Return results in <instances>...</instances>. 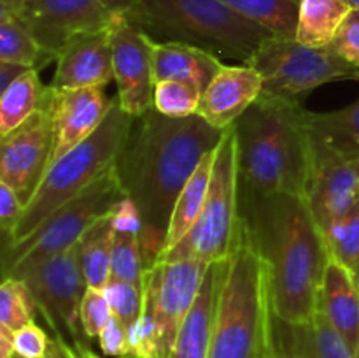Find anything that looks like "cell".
Listing matches in <instances>:
<instances>
[{"mask_svg":"<svg viewBox=\"0 0 359 358\" xmlns=\"http://www.w3.org/2000/svg\"><path fill=\"white\" fill-rule=\"evenodd\" d=\"M224 132L198 114L168 118L154 107L133 119L114 167L126 197L142 216L140 239L147 267L163 253L179 193L202 158L219 146Z\"/></svg>","mask_w":359,"mask_h":358,"instance_id":"6da1fadb","label":"cell"},{"mask_svg":"<svg viewBox=\"0 0 359 358\" xmlns=\"http://www.w3.org/2000/svg\"><path fill=\"white\" fill-rule=\"evenodd\" d=\"M238 202L269 269L276 318L286 323L312 319L332 256L305 197L265 195L238 185Z\"/></svg>","mask_w":359,"mask_h":358,"instance_id":"7a4b0ae2","label":"cell"},{"mask_svg":"<svg viewBox=\"0 0 359 358\" xmlns=\"http://www.w3.org/2000/svg\"><path fill=\"white\" fill-rule=\"evenodd\" d=\"M305 111L300 102L259 97L235 123L242 188L305 197L312 161Z\"/></svg>","mask_w":359,"mask_h":358,"instance_id":"3957f363","label":"cell"},{"mask_svg":"<svg viewBox=\"0 0 359 358\" xmlns=\"http://www.w3.org/2000/svg\"><path fill=\"white\" fill-rule=\"evenodd\" d=\"M270 276L241 214L231 248L221 260L209 358L272 357Z\"/></svg>","mask_w":359,"mask_h":358,"instance_id":"277c9868","label":"cell"},{"mask_svg":"<svg viewBox=\"0 0 359 358\" xmlns=\"http://www.w3.org/2000/svg\"><path fill=\"white\" fill-rule=\"evenodd\" d=\"M133 119V116L123 111L118 98H114V104L102 125L46 171L32 199L25 204L18 225L9 237H6V248L27 241L60 207L76 199L114 165L132 130Z\"/></svg>","mask_w":359,"mask_h":358,"instance_id":"5b68a950","label":"cell"},{"mask_svg":"<svg viewBox=\"0 0 359 358\" xmlns=\"http://www.w3.org/2000/svg\"><path fill=\"white\" fill-rule=\"evenodd\" d=\"M130 20L168 41L200 46L242 63H248L263 42L276 35L221 0H139Z\"/></svg>","mask_w":359,"mask_h":358,"instance_id":"8992f818","label":"cell"},{"mask_svg":"<svg viewBox=\"0 0 359 358\" xmlns=\"http://www.w3.org/2000/svg\"><path fill=\"white\" fill-rule=\"evenodd\" d=\"M241 220L238 202V165L235 128L224 132L219 146L216 147L212 178H210L207 202L195 227L184 239L158 262L196 258L205 263L221 262L226 258L231 248L235 230Z\"/></svg>","mask_w":359,"mask_h":358,"instance_id":"52a82bcc","label":"cell"},{"mask_svg":"<svg viewBox=\"0 0 359 358\" xmlns=\"http://www.w3.org/2000/svg\"><path fill=\"white\" fill-rule=\"evenodd\" d=\"M126 197L116 167L60 207L27 241L4 249V277L76 246L81 235Z\"/></svg>","mask_w":359,"mask_h":358,"instance_id":"ba28073f","label":"cell"},{"mask_svg":"<svg viewBox=\"0 0 359 358\" xmlns=\"http://www.w3.org/2000/svg\"><path fill=\"white\" fill-rule=\"evenodd\" d=\"M249 65L263 81L259 97L300 102L309 91L340 79L358 81L359 69L330 48H311L297 39L272 35L255 53Z\"/></svg>","mask_w":359,"mask_h":358,"instance_id":"9c48e42d","label":"cell"},{"mask_svg":"<svg viewBox=\"0 0 359 358\" xmlns=\"http://www.w3.org/2000/svg\"><path fill=\"white\" fill-rule=\"evenodd\" d=\"M9 277V276H7ZM27 281L53 333H62L70 344H84L81 302L86 291L76 246L11 274Z\"/></svg>","mask_w":359,"mask_h":358,"instance_id":"30bf717a","label":"cell"},{"mask_svg":"<svg viewBox=\"0 0 359 358\" xmlns=\"http://www.w3.org/2000/svg\"><path fill=\"white\" fill-rule=\"evenodd\" d=\"M118 100L133 118L153 109L154 41L130 18H114L109 28Z\"/></svg>","mask_w":359,"mask_h":358,"instance_id":"8fae6325","label":"cell"},{"mask_svg":"<svg viewBox=\"0 0 359 358\" xmlns=\"http://www.w3.org/2000/svg\"><path fill=\"white\" fill-rule=\"evenodd\" d=\"M311 140L312 161L305 200L316 223L325 232L356 206L359 175L354 158L326 144L312 132Z\"/></svg>","mask_w":359,"mask_h":358,"instance_id":"7c38bea8","label":"cell"},{"mask_svg":"<svg viewBox=\"0 0 359 358\" xmlns=\"http://www.w3.org/2000/svg\"><path fill=\"white\" fill-rule=\"evenodd\" d=\"M16 16L55 62L70 39L105 30L116 18L100 0H27Z\"/></svg>","mask_w":359,"mask_h":358,"instance_id":"4fadbf2b","label":"cell"},{"mask_svg":"<svg viewBox=\"0 0 359 358\" xmlns=\"http://www.w3.org/2000/svg\"><path fill=\"white\" fill-rule=\"evenodd\" d=\"M53 146L51 116L42 107L18 128L0 137V183L14 190L27 204L48 168Z\"/></svg>","mask_w":359,"mask_h":358,"instance_id":"5bb4252c","label":"cell"},{"mask_svg":"<svg viewBox=\"0 0 359 358\" xmlns=\"http://www.w3.org/2000/svg\"><path fill=\"white\" fill-rule=\"evenodd\" d=\"M112 104L114 98L111 100L100 86L74 90H55L48 86L44 105L51 116L53 126V146L48 168L63 154L86 140L102 125Z\"/></svg>","mask_w":359,"mask_h":358,"instance_id":"9a60e30c","label":"cell"},{"mask_svg":"<svg viewBox=\"0 0 359 358\" xmlns=\"http://www.w3.org/2000/svg\"><path fill=\"white\" fill-rule=\"evenodd\" d=\"M156 263H160L156 293L160 358H168L179 329L198 297L210 263L196 258Z\"/></svg>","mask_w":359,"mask_h":358,"instance_id":"2e32d148","label":"cell"},{"mask_svg":"<svg viewBox=\"0 0 359 358\" xmlns=\"http://www.w3.org/2000/svg\"><path fill=\"white\" fill-rule=\"evenodd\" d=\"M263 81L249 63L223 65L203 91L196 114L216 128H230L259 98Z\"/></svg>","mask_w":359,"mask_h":358,"instance_id":"e0dca14e","label":"cell"},{"mask_svg":"<svg viewBox=\"0 0 359 358\" xmlns=\"http://www.w3.org/2000/svg\"><path fill=\"white\" fill-rule=\"evenodd\" d=\"M109 28L70 39L56 58V70L49 86L55 90L104 88L114 79Z\"/></svg>","mask_w":359,"mask_h":358,"instance_id":"ac0fdd59","label":"cell"},{"mask_svg":"<svg viewBox=\"0 0 359 358\" xmlns=\"http://www.w3.org/2000/svg\"><path fill=\"white\" fill-rule=\"evenodd\" d=\"M272 358H358L323 312L305 323L280 321L273 314Z\"/></svg>","mask_w":359,"mask_h":358,"instance_id":"d6986e66","label":"cell"},{"mask_svg":"<svg viewBox=\"0 0 359 358\" xmlns=\"http://www.w3.org/2000/svg\"><path fill=\"white\" fill-rule=\"evenodd\" d=\"M318 311L328 318L359 358V288L354 274L333 258L323 277Z\"/></svg>","mask_w":359,"mask_h":358,"instance_id":"ffe728a7","label":"cell"},{"mask_svg":"<svg viewBox=\"0 0 359 358\" xmlns=\"http://www.w3.org/2000/svg\"><path fill=\"white\" fill-rule=\"evenodd\" d=\"M223 63L217 55L179 41L154 42V81L179 79L193 83L200 91L207 90Z\"/></svg>","mask_w":359,"mask_h":358,"instance_id":"44dd1931","label":"cell"},{"mask_svg":"<svg viewBox=\"0 0 359 358\" xmlns=\"http://www.w3.org/2000/svg\"><path fill=\"white\" fill-rule=\"evenodd\" d=\"M221 262L210 263L191 311L182 321L168 358H209Z\"/></svg>","mask_w":359,"mask_h":358,"instance_id":"7402d4cb","label":"cell"},{"mask_svg":"<svg viewBox=\"0 0 359 358\" xmlns=\"http://www.w3.org/2000/svg\"><path fill=\"white\" fill-rule=\"evenodd\" d=\"M214 158H216V150L209 151L202 161L198 164L196 171L193 172L191 178L184 185L182 192L179 193L175 200L174 211H172L170 223H168L167 239H165V249L161 255L170 251L175 244L182 241L188 235V232L195 227L202 214L203 206L207 202V193H209L210 178H212ZM160 260V258H158Z\"/></svg>","mask_w":359,"mask_h":358,"instance_id":"603a6c76","label":"cell"},{"mask_svg":"<svg viewBox=\"0 0 359 358\" xmlns=\"http://www.w3.org/2000/svg\"><path fill=\"white\" fill-rule=\"evenodd\" d=\"M114 225L111 213L95 221L76 242L77 260L88 288L104 290L111 281Z\"/></svg>","mask_w":359,"mask_h":358,"instance_id":"cb8c5ba5","label":"cell"},{"mask_svg":"<svg viewBox=\"0 0 359 358\" xmlns=\"http://www.w3.org/2000/svg\"><path fill=\"white\" fill-rule=\"evenodd\" d=\"M351 11L347 0H298L294 39L311 48H328Z\"/></svg>","mask_w":359,"mask_h":358,"instance_id":"d4e9b609","label":"cell"},{"mask_svg":"<svg viewBox=\"0 0 359 358\" xmlns=\"http://www.w3.org/2000/svg\"><path fill=\"white\" fill-rule=\"evenodd\" d=\"M48 86H42L39 70L30 69L0 93V137L27 121L42 107Z\"/></svg>","mask_w":359,"mask_h":358,"instance_id":"484cf974","label":"cell"},{"mask_svg":"<svg viewBox=\"0 0 359 358\" xmlns=\"http://www.w3.org/2000/svg\"><path fill=\"white\" fill-rule=\"evenodd\" d=\"M305 121L311 132L347 157L359 154V98L339 111H305Z\"/></svg>","mask_w":359,"mask_h":358,"instance_id":"4316f807","label":"cell"},{"mask_svg":"<svg viewBox=\"0 0 359 358\" xmlns=\"http://www.w3.org/2000/svg\"><path fill=\"white\" fill-rule=\"evenodd\" d=\"M0 62L20 63L41 70L44 65L55 62V58L42 51L16 14L0 13Z\"/></svg>","mask_w":359,"mask_h":358,"instance_id":"83f0119b","label":"cell"},{"mask_svg":"<svg viewBox=\"0 0 359 358\" xmlns=\"http://www.w3.org/2000/svg\"><path fill=\"white\" fill-rule=\"evenodd\" d=\"M245 20L266 28L279 37L294 39L298 0H221Z\"/></svg>","mask_w":359,"mask_h":358,"instance_id":"f1b7e54d","label":"cell"},{"mask_svg":"<svg viewBox=\"0 0 359 358\" xmlns=\"http://www.w3.org/2000/svg\"><path fill=\"white\" fill-rule=\"evenodd\" d=\"M37 300L34 291L21 277H4L0 286V323L18 332L23 326L35 323Z\"/></svg>","mask_w":359,"mask_h":358,"instance_id":"f546056e","label":"cell"},{"mask_svg":"<svg viewBox=\"0 0 359 358\" xmlns=\"http://www.w3.org/2000/svg\"><path fill=\"white\" fill-rule=\"evenodd\" d=\"M149 269L139 232H116L112 242L111 277L137 286L144 284V274Z\"/></svg>","mask_w":359,"mask_h":358,"instance_id":"4dcf8cb0","label":"cell"},{"mask_svg":"<svg viewBox=\"0 0 359 358\" xmlns=\"http://www.w3.org/2000/svg\"><path fill=\"white\" fill-rule=\"evenodd\" d=\"M202 91L188 81L165 79L154 84L153 107L168 118H188L196 114Z\"/></svg>","mask_w":359,"mask_h":358,"instance_id":"1f68e13d","label":"cell"},{"mask_svg":"<svg viewBox=\"0 0 359 358\" xmlns=\"http://www.w3.org/2000/svg\"><path fill=\"white\" fill-rule=\"evenodd\" d=\"M323 234L330 256L354 272L359 263V200Z\"/></svg>","mask_w":359,"mask_h":358,"instance_id":"d6a6232c","label":"cell"},{"mask_svg":"<svg viewBox=\"0 0 359 358\" xmlns=\"http://www.w3.org/2000/svg\"><path fill=\"white\" fill-rule=\"evenodd\" d=\"M104 291L116 318L121 319L126 329L135 325L137 319L142 314L144 288L111 277Z\"/></svg>","mask_w":359,"mask_h":358,"instance_id":"836d02e7","label":"cell"},{"mask_svg":"<svg viewBox=\"0 0 359 358\" xmlns=\"http://www.w3.org/2000/svg\"><path fill=\"white\" fill-rule=\"evenodd\" d=\"M114 316L111 304L105 297L104 290L86 288L83 302H81V325L88 339L100 336L111 318Z\"/></svg>","mask_w":359,"mask_h":358,"instance_id":"e575fe53","label":"cell"},{"mask_svg":"<svg viewBox=\"0 0 359 358\" xmlns=\"http://www.w3.org/2000/svg\"><path fill=\"white\" fill-rule=\"evenodd\" d=\"M328 48L337 56L359 69V11L353 9L347 14Z\"/></svg>","mask_w":359,"mask_h":358,"instance_id":"d590c367","label":"cell"},{"mask_svg":"<svg viewBox=\"0 0 359 358\" xmlns=\"http://www.w3.org/2000/svg\"><path fill=\"white\" fill-rule=\"evenodd\" d=\"M49 339L51 337L37 323H30L14 333V354L23 358H46Z\"/></svg>","mask_w":359,"mask_h":358,"instance_id":"8d00e7d4","label":"cell"},{"mask_svg":"<svg viewBox=\"0 0 359 358\" xmlns=\"http://www.w3.org/2000/svg\"><path fill=\"white\" fill-rule=\"evenodd\" d=\"M98 343H100V350L105 357L121 358L130 354V339H128V329L125 323L119 318L112 316L111 321L105 325L98 336Z\"/></svg>","mask_w":359,"mask_h":358,"instance_id":"74e56055","label":"cell"},{"mask_svg":"<svg viewBox=\"0 0 359 358\" xmlns=\"http://www.w3.org/2000/svg\"><path fill=\"white\" fill-rule=\"evenodd\" d=\"M23 211L25 204L20 199V195L6 183H0V223H2L6 237H9L11 232L14 230Z\"/></svg>","mask_w":359,"mask_h":358,"instance_id":"f35d334b","label":"cell"},{"mask_svg":"<svg viewBox=\"0 0 359 358\" xmlns=\"http://www.w3.org/2000/svg\"><path fill=\"white\" fill-rule=\"evenodd\" d=\"M111 216L116 232H139V234H142L144 221L142 216H140V211L135 206V202L132 199H128V197L119 200L112 207Z\"/></svg>","mask_w":359,"mask_h":358,"instance_id":"ab89813d","label":"cell"},{"mask_svg":"<svg viewBox=\"0 0 359 358\" xmlns=\"http://www.w3.org/2000/svg\"><path fill=\"white\" fill-rule=\"evenodd\" d=\"M27 70H30V67L13 62H0V93H4Z\"/></svg>","mask_w":359,"mask_h":358,"instance_id":"60d3db41","label":"cell"},{"mask_svg":"<svg viewBox=\"0 0 359 358\" xmlns=\"http://www.w3.org/2000/svg\"><path fill=\"white\" fill-rule=\"evenodd\" d=\"M100 2L116 18H130L139 6V0H100Z\"/></svg>","mask_w":359,"mask_h":358,"instance_id":"b9f144b4","label":"cell"},{"mask_svg":"<svg viewBox=\"0 0 359 358\" xmlns=\"http://www.w3.org/2000/svg\"><path fill=\"white\" fill-rule=\"evenodd\" d=\"M14 333L9 326L0 323V358H13L14 354Z\"/></svg>","mask_w":359,"mask_h":358,"instance_id":"7bdbcfd3","label":"cell"},{"mask_svg":"<svg viewBox=\"0 0 359 358\" xmlns=\"http://www.w3.org/2000/svg\"><path fill=\"white\" fill-rule=\"evenodd\" d=\"M27 0H0V13L16 14Z\"/></svg>","mask_w":359,"mask_h":358,"instance_id":"ee69618b","label":"cell"},{"mask_svg":"<svg viewBox=\"0 0 359 358\" xmlns=\"http://www.w3.org/2000/svg\"><path fill=\"white\" fill-rule=\"evenodd\" d=\"M347 4L351 6V9L359 11V0H347Z\"/></svg>","mask_w":359,"mask_h":358,"instance_id":"f6af8a7d","label":"cell"},{"mask_svg":"<svg viewBox=\"0 0 359 358\" xmlns=\"http://www.w3.org/2000/svg\"><path fill=\"white\" fill-rule=\"evenodd\" d=\"M354 277H356V283H358V288H359V263H358V267H356V270H354Z\"/></svg>","mask_w":359,"mask_h":358,"instance_id":"bcb514c9","label":"cell"},{"mask_svg":"<svg viewBox=\"0 0 359 358\" xmlns=\"http://www.w3.org/2000/svg\"><path fill=\"white\" fill-rule=\"evenodd\" d=\"M354 164H356V168H358V175H359V154L356 158H354Z\"/></svg>","mask_w":359,"mask_h":358,"instance_id":"7dc6e473","label":"cell"},{"mask_svg":"<svg viewBox=\"0 0 359 358\" xmlns=\"http://www.w3.org/2000/svg\"><path fill=\"white\" fill-rule=\"evenodd\" d=\"M121 358H137V357H132V354H126V357H121Z\"/></svg>","mask_w":359,"mask_h":358,"instance_id":"c3c4849f","label":"cell"},{"mask_svg":"<svg viewBox=\"0 0 359 358\" xmlns=\"http://www.w3.org/2000/svg\"><path fill=\"white\" fill-rule=\"evenodd\" d=\"M13 358H23V357H20V354H13Z\"/></svg>","mask_w":359,"mask_h":358,"instance_id":"681fc988","label":"cell"},{"mask_svg":"<svg viewBox=\"0 0 359 358\" xmlns=\"http://www.w3.org/2000/svg\"><path fill=\"white\" fill-rule=\"evenodd\" d=\"M358 81H359V76H358Z\"/></svg>","mask_w":359,"mask_h":358,"instance_id":"f907efd6","label":"cell"},{"mask_svg":"<svg viewBox=\"0 0 359 358\" xmlns=\"http://www.w3.org/2000/svg\"><path fill=\"white\" fill-rule=\"evenodd\" d=\"M270 358H272V357H270Z\"/></svg>","mask_w":359,"mask_h":358,"instance_id":"816d5d0a","label":"cell"}]
</instances>
